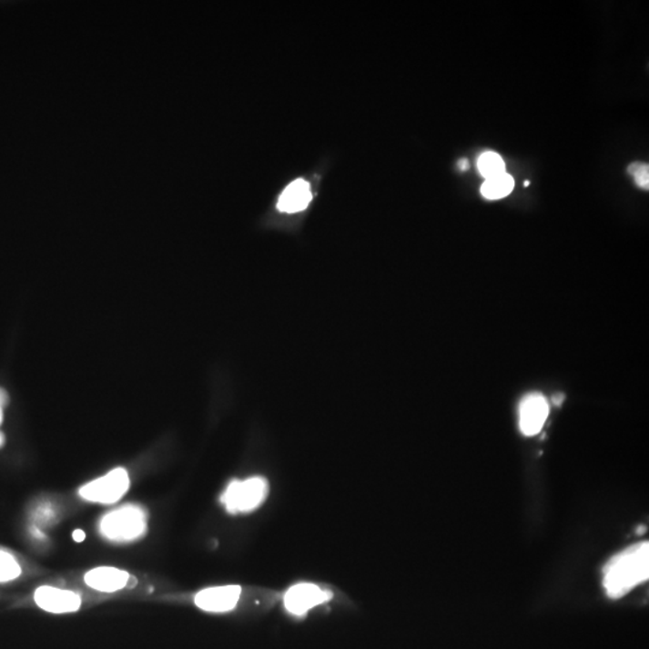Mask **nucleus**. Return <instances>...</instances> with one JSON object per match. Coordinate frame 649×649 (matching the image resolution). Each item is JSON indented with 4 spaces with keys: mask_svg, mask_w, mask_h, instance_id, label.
<instances>
[{
    "mask_svg": "<svg viewBox=\"0 0 649 649\" xmlns=\"http://www.w3.org/2000/svg\"><path fill=\"white\" fill-rule=\"evenodd\" d=\"M310 201L311 191L309 182L305 179H298L288 186L280 195L277 208L280 212L296 213L309 208Z\"/></svg>",
    "mask_w": 649,
    "mask_h": 649,
    "instance_id": "10",
    "label": "nucleus"
},
{
    "mask_svg": "<svg viewBox=\"0 0 649 649\" xmlns=\"http://www.w3.org/2000/svg\"><path fill=\"white\" fill-rule=\"evenodd\" d=\"M528 186H531V182H529V181L524 182V187H528Z\"/></svg>",
    "mask_w": 649,
    "mask_h": 649,
    "instance_id": "20",
    "label": "nucleus"
},
{
    "mask_svg": "<svg viewBox=\"0 0 649 649\" xmlns=\"http://www.w3.org/2000/svg\"><path fill=\"white\" fill-rule=\"evenodd\" d=\"M3 421V408L0 407V423ZM4 444V437L3 434L0 433V446Z\"/></svg>",
    "mask_w": 649,
    "mask_h": 649,
    "instance_id": "19",
    "label": "nucleus"
},
{
    "mask_svg": "<svg viewBox=\"0 0 649 649\" xmlns=\"http://www.w3.org/2000/svg\"><path fill=\"white\" fill-rule=\"evenodd\" d=\"M7 403V393L5 390L0 389V407H5Z\"/></svg>",
    "mask_w": 649,
    "mask_h": 649,
    "instance_id": "16",
    "label": "nucleus"
},
{
    "mask_svg": "<svg viewBox=\"0 0 649 649\" xmlns=\"http://www.w3.org/2000/svg\"><path fill=\"white\" fill-rule=\"evenodd\" d=\"M268 480L254 476L247 480H234L221 494L220 502L228 513H247L258 509L268 498Z\"/></svg>",
    "mask_w": 649,
    "mask_h": 649,
    "instance_id": "4",
    "label": "nucleus"
},
{
    "mask_svg": "<svg viewBox=\"0 0 649 649\" xmlns=\"http://www.w3.org/2000/svg\"><path fill=\"white\" fill-rule=\"evenodd\" d=\"M332 598V593L310 583L296 584L284 596L285 609L296 616H302L315 606Z\"/></svg>",
    "mask_w": 649,
    "mask_h": 649,
    "instance_id": "8",
    "label": "nucleus"
},
{
    "mask_svg": "<svg viewBox=\"0 0 649 649\" xmlns=\"http://www.w3.org/2000/svg\"><path fill=\"white\" fill-rule=\"evenodd\" d=\"M22 575V568L16 557L7 551L0 550V583H11Z\"/></svg>",
    "mask_w": 649,
    "mask_h": 649,
    "instance_id": "13",
    "label": "nucleus"
},
{
    "mask_svg": "<svg viewBox=\"0 0 649 649\" xmlns=\"http://www.w3.org/2000/svg\"><path fill=\"white\" fill-rule=\"evenodd\" d=\"M131 479L126 468L117 467L78 489V497L93 504L114 505L129 492Z\"/></svg>",
    "mask_w": 649,
    "mask_h": 649,
    "instance_id": "3",
    "label": "nucleus"
},
{
    "mask_svg": "<svg viewBox=\"0 0 649 649\" xmlns=\"http://www.w3.org/2000/svg\"><path fill=\"white\" fill-rule=\"evenodd\" d=\"M649 579V543L643 542L616 554L603 568V586L611 599H621Z\"/></svg>",
    "mask_w": 649,
    "mask_h": 649,
    "instance_id": "1",
    "label": "nucleus"
},
{
    "mask_svg": "<svg viewBox=\"0 0 649 649\" xmlns=\"http://www.w3.org/2000/svg\"><path fill=\"white\" fill-rule=\"evenodd\" d=\"M553 401L554 404L561 405L563 403V401H564V396H563V395L553 396Z\"/></svg>",
    "mask_w": 649,
    "mask_h": 649,
    "instance_id": "18",
    "label": "nucleus"
},
{
    "mask_svg": "<svg viewBox=\"0 0 649 649\" xmlns=\"http://www.w3.org/2000/svg\"><path fill=\"white\" fill-rule=\"evenodd\" d=\"M74 542L82 543L85 542L86 532L82 529H75L73 532Z\"/></svg>",
    "mask_w": 649,
    "mask_h": 649,
    "instance_id": "15",
    "label": "nucleus"
},
{
    "mask_svg": "<svg viewBox=\"0 0 649 649\" xmlns=\"http://www.w3.org/2000/svg\"><path fill=\"white\" fill-rule=\"evenodd\" d=\"M241 587L236 584L202 589L194 596L195 606L211 614H224L234 610L241 599Z\"/></svg>",
    "mask_w": 649,
    "mask_h": 649,
    "instance_id": "6",
    "label": "nucleus"
},
{
    "mask_svg": "<svg viewBox=\"0 0 649 649\" xmlns=\"http://www.w3.org/2000/svg\"><path fill=\"white\" fill-rule=\"evenodd\" d=\"M629 175H632L634 182L636 183L637 187L641 189H649V167L648 164L644 163H633L628 167Z\"/></svg>",
    "mask_w": 649,
    "mask_h": 649,
    "instance_id": "14",
    "label": "nucleus"
},
{
    "mask_svg": "<svg viewBox=\"0 0 649 649\" xmlns=\"http://www.w3.org/2000/svg\"><path fill=\"white\" fill-rule=\"evenodd\" d=\"M513 188H515V181L512 176L505 172V174L486 179L480 190L487 200H501L512 194Z\"/></svg>",
    "mask_w": 649,
    "mask_h": 649,
    "instance_id": "11",
    "label": "nucleus"
},
{
    "mask_svg": "<svg viewBox=\"0 0 649 649\" xmlns=\"http://www.w3.org/2000/svg\"><path fill=\"white\" fill-rule=\"evenodd\" d=\"M34 603L40 610L51 614H76L81 610L84 599L80 593L56 586H40L33 594Z\"/></svg>",
    "mask_w": 649,
    "mask_h": 649,
    "instance_id": "5",
    "label": "nucleus"
},
{
    "mask_svg": "<svg viewBox=\"0 0 649 649\" xmlns=\"http://www.w3.org/2000/svg\"><path fill=\"white\" fill-rule=\"evenodd\" d=\"M148 532V513L137 504L119 506L105 513L99 522V532L114 543H130L144 538Z\"/></svg>",
    "mask_w": 649,
    "mask_h": 649,
    "instance_id": "2",
    "label": "nucleus"
},
{
    "mask_svg": "<svg viewBox=\"0 0 649 649\" xmlns=\"http://www.w3.org/2000/svg\"><path fill=\"white\" fill-rule=\"evenodd\" d=\"M550 414V405L540 393H531L520 404V430L527 437H532L543 430Z\"/></svg>",
    "mask_w": 649,
    "mask_h": 649,
    "instance_id": "9",
    "label": "nucleus"
},
{
    "mask_svg": "<svg viewBox=\"0 0 649 649\" xmlns=\"http://www.w3.org/2000/svg\"><path fill=\"white\" fill-rule=\"evenodd\" d=\"M131 579L133 575L129 572L111 565L96 566L84 575L86 586L104 594L123 591L129 587Z\"/></svg>",
    "mask_w": 649,
    "mask_h": 649,
    "instance_id": "7",
    "label": "nucleus"
},
{
    "mask_svg": "<svg viewBox=\"0 0 649 649\" xmlns=\"http://www.w3.org/2000/svg\"><path fill=\"white\" fill-rule=\"evenodd\" d=\"M478 168L482 177L486 179L495 177V176L505 174V163L502 157L495 152H485L480 156Z\"/></svg>",
    "mask_w": 649,
    "mask_h": 649,
    "instance_id": "12",
    "label": "nucleus"
},
{
    "mask_svg": "<svg viewBox=\"0 0 649 649\" xmlns=\"http://www.w3.org/2000/svg\"><path fill=\"white\" fill-rule=\"evenodd\" d=\"M459 167L461 171H467L469 168V163L467 159H461L459 161Z\"/></svg>",
    "mask_w": 649,
    "mask_h": 649,
    "instance_id": "17",
    "label": "nucleus"
}]
</instances>
